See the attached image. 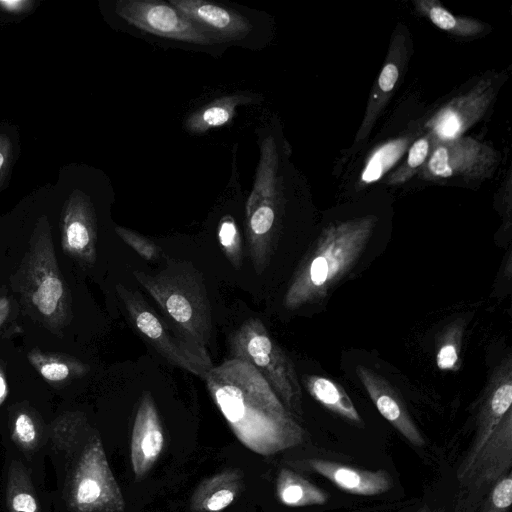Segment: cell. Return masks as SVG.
Returning <instances> with one entry per match:
<instances>
[{"mask_svg":"<svg viewBox=\"0 0 512 512\" xmlns=\"http://www.w3.org/2000/svg\"><path fill=\"white\" fill-rule=\"evenodd\" d=\"M203 380L230 429L249 450L271 456L303 442L302 427L249 362L230 357Z\"/></svg>","mask_w":512,"mask_h":512,"instance_id":"1","label":"cell"},{"mask_svg":"<svg viewBox=\"0 0 512 512\" xmlns=\"http://www.w3.org/2000/svg\"><path fill=\"white\" fill-rule=\"evenodd\" d=\"M308 465L341 490L355 495H379L393 486L390 475L384 470H362L323 459L309 460Z\"/></svg>","mask_w":512,"mask_h":512,"instance_id":"17","label":"cell"},{"mask_svg":"<svg viewBox=\"0 0 512 512\" xmlns=\"http://www.w3.org/2000/svg\"><path fill=\"white\" fill-rule=\"evenodd\" d=\"M512 464V415L507 413L472 466L458 480L469 494L461 498L457 512H470L475 493L497 481ZM458 501V502H459Z\"/></svg>","mask_w":512,"mask_h":512,"instance_id":"10","label":"cell"},{"mask_svg":"<svg viewBox=\"0 0 512 512\" xmlns=\"http://www.w3.org/2000/svg\"><path fill=\"white\" fill-rule=\"evenodd\" d=\"M116 234L140 256L149 261L158 260L161 248L149 238L125 227L115 226Z\"/></svg>","mask_w":512,"mask_h":512,"instance_id":"27","label":"cell"},{"mask_svg":"<svg viewBox=\"0 0 512 512\" xmlns=\"http://www.w3.org/2000/svg\"><path fill=\"white\" fill-rule=\"evenodd\" d=\"M31 365L50 383H64L85 375L88 367L68 355L33 350L28 353Z\"/></svg>","mask_w":512,"mask_h":512,"instance_id":"23","label":"cell"},{"mask_svg":"<svg viewBox=\"0 0 512 512\" xmlns=\"http://www.w3.org/2000/svg\"><path fill=\"white\" fill-rule=\"evenodd\" d=\"M426 13L430 20L443 30L465 35L474 33L475 24H473V21L455 18L441 6L431 4L426 7Z\"/></svg>","mask_w":512,"mask_h":512,"instance_id":"28","label":"cell"},{"mask_svg":"<svg viewBox=\"0 0 512 512\" xmlns=\"http://www.w3.org/2000/svg\"><path fill=\"white\" fill-rule=\"evenodd\" d=\"M116 13L134 27L161 37L208 45L215 40L190 22L170 3L156 0H119Z\"/></svg>","mask_w":512,"mask_h":512,"instance_id":"8","label":"cell"},{"mask_svg":"<svg viewBox=\"0 0 512 512\" xmlns=\"http://www.w3.org/2000/svg\"><path fill=\"white\" fill-rule=\"evenodd\" d=\"M231 357L252 364L289 412L301 414V388L291 359L258 318L245 321L229 338Z\"/></svg>","mask_w":512,"mask_h":512,"instance_id":"7","label":"cell"},{"mask_svg":"<svg viewBox=\"0 0 512 512\" xmlns=\"http://www.w3.org/2000/svg\"><path fill=\"white\" fill-rule=\"evenodd\" d=\"M23 301L49 328L64 326L70 316V300L59 271L49 226L38 223L29 252L20 270Z\"/></svg>","mask_w":512,"mask_h":512,"instance_id":"4","label":"cell"},{"mask_svg":"<svg viewBox=\"0 0 512 512\" xmlns=\"http://www.w3.org/2000/svg\"><path fill=\"white\" fill-rule=\"evenodd\" d=\"M305 385L312 397L323 406L357 425L363 424L353 402L341 386L319 376H308Z\"/></svg>","mask_w":512,"mask_h":512,"instance_id":"22","label":"cell"},{"mask_svg":"<svg viewBox=\"0 0 512 512\" xmlns=\"http://www.w3.org/2000/svg\"><path fill=\"white\" fill-rule=\"evenodd\" d=\"M357 374L380 414L411 444L422 447L424 438L390 386L364 367H357Z\"/></svg>","mask_w":512,"mask_h":512,"instance_id":"16","label":"cell"},{"mask_svg":"<svg viewBox=\"0 0 512 512\" xmlns=\"http://www.w3.org/2000/svg\"><path fill=\"white\" fill-rule=\"evenodd\" d=\"M97 222L93 205L75 191L67 201L61 219V245L64 253L83 266L96 260Z\"/></svg>","mask_w":512,"mask_h":512,"instance_id":"12","label":"cell"},{"mask_svg":"<svg viewBox=\"0 0 512 512\" xmlns=\"http://www.w3.org/2000/svg\"><path fill=\"white\" fill-rule=\"evenodd\" d=\"M164 445L159 414L150 392H144L137 409L130 445L136 479H141L158 460Z\"/></svg>","mask_w":512,"mask_h":512,"instance_id":"13","label":"cell"},{"mask_svg":"<svg viewBox=\"0 0 512 512\" xmlns=\"http://www.w3.org/2000/svg\"><path fill=\"white\" fill-rule=\"evenodd\" d=\"M458 360V354L453 344L443 345L437 354V365L440 369H451Z\"/></svg>","mask_w":512,"mask_h":512,"instance_id":"30","label":"cell"},{"mask_svg":"<svg viewBox=\"0 0 512 512\" xmlns=\"http://www.w3.org/2000/svg\"><path fill=\"white\" fill-rule=\"evenodd\" d=\"M2 480L6 512H53V492L45 487V478L7 448H4Z\"/></svg>","mask_w":512,"mask_h":512,"instance_id":"11","label":"cell"},{"mask_svg":"<svg viewBox=\"0 0 512 512\" xmlns=\"http://www.w3.org/2000/svg\"><path fill=\"white\" fill-rule=\"evenodd\" d=\"M368 227H338L327 232L303 261L284 297L295 309L324 294L350 268L367 238Z\"/></svg>","mask_w":512,"mask_h":512,"instance_id":"5","label":"cell"},{"mask_svg":"<svg viewBox=\"0 0 512 512\" xmlns=\"http://www.w3.org/2000/svg\"><path fill=\"white\" fill-rule=\"evenodd\" d=\"M512 504V474L507 472L490 491L481 512H509Z\"/></svg>","mask_w":512,"mask_h":512,"instance_id":"26","label":"cell"},{"mask_svg":"<svg viewBox=\"0 0 512 512\" xmlns=\"http://www.w3.org/2000/svg\"><path fill=\"white\" fill-rule=\"evenodd\" d=\"M511 404L512 385L511 381L507 380L499 384L488 397L480 413L474 441L458 469L457 477L462 476L472 466L501 421L511 411Z\"/></svg>","mask_w":512,"mask_h":512,"instance_id":"18","label":"cell"},{"mask_svg":"<svg viewBox=\"0 0 512 512\" xmlns=\"http://www.w3.org/2000/svg\"><path fill=\"white\" fill-rule=\"evenodd\" d=\"M10 310V301L9 299L2 297L0 298V326L8 317Z\"/></svg>","mask_w":512,"mask_h":512,"instance_id":"34","label":"cell"},{"mask_svg":"<svg viewBox=\"0 0 512 512\" xmlns=\"http://www.w3.org/2000/svg\"><path fill=\"white\" fill-rule=\"evenodd\" d=\"M175 9L215 42L244 38L252 30L250 21L237 11L204 0H171Z\"/></svg>","mask_w":512,"mask_h":512,"instance_id":"14","label":"cell"},{"mask_svg":"<svg viewBox=\"0 0 512 512\" xmlns=\"http://www.w3.org/2000/svg\"><path fill=\"white\" fill-rule=\"evenodd\" d=\"M50 426L51 423H45L35 409L22 403L9 409L2 434L3 447L44 478L45 459L50 447Z\"/></svg>","mask_w":512,"mask_h":512,"instance_id":"9","label":"cell"},{"mask_svg":"<svg viewBox=\"0 0 512 512\" xmlns=\"http://www.w3.org/2000/svg\"><path fill=\"white\" fill-rule=\"evenodd\" d=\"M429 149L427 139L420 138L414 142L409 150L407 163L409 168L414 169L420 166L426 159Z\"/></svg>","mask_w":512,"mask_h":512,"instance_id":"29","label":"cell"},{"mask_svg":"<svg viewBox=\"0 0 512 512\" xmlns=\"http://www.w3.org/2000/svg\"><path fill=\"white\" fill-rule=\"evenodd\" d=\"M399 71L393 63L385 65L380 73L378 84L380 88L385 91H391L398 79Z\"/></svg>","mask_w":512,"mask_h":512,"instance_id":"31","label":"cell"},{"mask_svg":"<svg viewBox=\"0 0 512 512\" xmlns=\"http://www.w3.org/2000/svg\"><path fill=\"white\" fill-rule=\"evenodd\" d=\"M243 486L236 470H225L203 480L195 489L190 507L194 512H220L230 506Z\"/></svg>","mask_w":512,"mask_h":512,"instance_id":"19","label":"cell"},{"mask_svg":"<svg viewBox=\"0 0 512 512\" xmlns=\"http://www.w3.org/2000/svg\"><path fill=\"white\" fill-rule=\"evenodd\" d=\"M405 145L404 140H398L381 147L368 162L362 174V180L370 183L379 179L401 156Z\"/></svg>","mask_w":512,"mask_h":512,"instance_id":"25","label":"cell"},{"mask_svg":"<svg viewBox=\"0 0 512 512\" xmlns=\"http://www.w3.org/2000/svg\"><path fill=\"white\" fill-rule=\"evenodd\" d=\"M278 193L246 202V239L251 262L262 274L274 249L277 231Z\"/></svg>","mask_w":512,"mask_h":512,"instance_id":"15","label":"cell"},{"mask_svg":"<svg viewBox=\"0 0 512 512\" xmlns=\"http://www.w3.org/2000/svg\"><path fill=\"white\" fill-rule=\"evenodd\" d=\"M117 294L127 317L137 333L171 365L186 370L201 379L213 367L206 349L190 341L182 331L158 314L135 290L121 284Z\"/></svg>","mask_w":512,"mask_h":512,"instance_id":"6","label":"cell"},{"mask_svg":"<svg viewBox=\"0 0 512 512\" xmlns=\"http://www.w3.org/2000/svg\"><path fill=\"white\" fill-rule=\"evenodd\" d=\"M418 512H424V511H423V510H420V511H418Z\"/></svg>","mask_w":512,"mask_h":512,"instance_id":"36","label":"cell"},{"mask_svg":"<svg viewBox=\"0 0 512 512\" xmlns=\"http://www.w3.org/2000/svg\"><path fill=\"white\" fill-rule=\"evenodd\" d=\"M58 512H124L125 500L103 443L84 414L66 412L51 422L49 455Z\"/></svg>","mask_w":512,"mask_h":512,"instance_id":"2","label":"cell"},{"mask_svg":"<svg viewBox=\"0 0 512 512\" xmlns=\"http://www.w3.org/2000/svg\"><path fill=\"white\" fill-rule=\"evenodd\" d=\"M5 156H6V153L0 149V171L2 170V168L4 166Z\"/></svg>","mask_w":512,"mask_h":512,"instance_id":"35","label":"cell"},{"mask_svg":"<svg viewBox=\"0 0 512 512\" xmlns=\"http://www.w3.org/2000/svg\"><path fill=\"white\" fill-rule=\"evenodd\" d=\"M218 239L226 258L239 269L243 262L242 240L232 216L226 215L219 222Z\"/></svg>","mask_w":512,"mask_h":512,"instance_id":"24","label":"cell"},{"mask_svg":"<svg viewBox=\"0 0 512 512\" xmlns=\"http://www.w3.org/2000/svg\"><path fill=\"white\" fill-rule=\"evenodd\" d=\"M276 493L281 503L289 507L323 505L328 498L319 487L287 468L277 476Z\"/></svg>","mask_w":512,"mask_h":512,"instance_id":"21","label":"cell"},{"mask_svg":"<svg viewBox=\"0 0 512 512\" xmlns=\"http://www.w3.org/2000/svg\"><path fill=\"white\" fill-rule=\"evenodd\" d=\"M8 393H9V390H8L6 377L0 368V407L6 401V399L8 397Z\"/></svg>","mask_w":512,"mask_h":512,"instance_id":"32","label":"cell"},{"mask_svg":"<svg viewBox=\"0 0 512 512\" xmlns=\"http://www.w3.org/2000/svg\"><path fill=\"white\" fill-rule=\"evenodd\" d=\"M133 276L172 323L206 349L212 333L211 306L201 273L187 261L168 259L156 274L134 270Z\"/></svg>","mask_w":512,"mask_h":512,"instance_id":"3","label":"cell"},{"mask_svg":"<svg viewBox=\"0 0 512 512\" xmlns=\"http://www.w3.org/2000/svg\"><path fill=\"white\" fill-rule=\"evenodd\" d=\"M252 101L253 97L246 94H232L217 98L191 113L185 120V128L190 133H204L228 124L235 117L238 106Z\"/></svg>","mask_w":512,"mask_h":512,"instance_id":"20","label":"cell"},{"mask_svg":"<svg viewBox=\"0 0 512 512\" xmlns=\"http://www.w3.org/2000/svg\"><path fill=\"white\" fill-rule=\"evenodd\" d=\"M26 4H29V2H27V1H0V6H2V8H5L6 10H9V11L21 10V9H23V7Z\"/></svg>","mask_w":512,"mask_h":512,"instance_id":"33","label":"cell"}]
</instances>
